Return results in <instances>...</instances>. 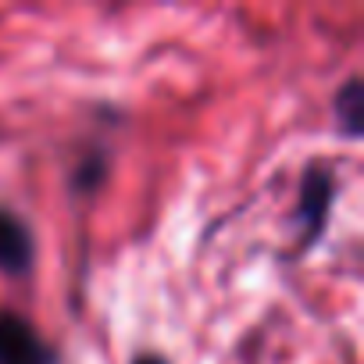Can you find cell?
<instances>
[{"mask_svg":"<svg viewBox=\"0 0 364 364\" xmlns=\"http://www.w3.org/2000/svg\"><path fill=\"white\" fill-rule=\"evenodd\" d=\"M339 197V171L328 161H307L296 178V197H293V261L311 254L332 222V208Z\"/></svg>","mask_w":364,"mask_h":364,"instance_id":"obj_1","label":"cell"},{"mask_svg":"<svg viewBox=\"0 0 364 364\" xmlns=\"http://www.w3.org/2000/svg\"><path fill=\"white\" fill-rule=\"evenodd\" d=\"M0 364H61V353L26 314L0 307Z\"/></svg>","mask_w":364,"mask_h":364,"instance_id":"obj_2","label":"cell"},{"mask_svg":"<svg viewBox=\"0 0 364 364\" xmlns=\"http://www.w3.org/2000/svg\"><path fill=\"white\" fill-rule=\"evenodd\" d=\"M36 254H40V243L29 218L0 200V275L26 279L36 268Z\"/></svg>","mask_w":364,"mask_h":364,"instance_id":"obj_3","label":"cell"},{"mask_svg":"<svg viewBox=\"0 0 364 364\" xmlns=\"http://www.w3.org/2000/svg\"><path fill=\"white\" fill-rule=\"evenodd\" d=\"M111 175V146L107 143H93L79 154V161L68 171V193L72 200H93Z\"/></svg>","mask_w":364,"mask_h":364,"instance_id":"obj_4","label":"cell"},{"mask_svg":"<svg viewBox=\"0 0 364 364\" xmlns=\"http://www.w3.org/2000/svg\"><path fill=\"white\" fill-rule=\"evenodd\" d=\"M332 125L346 143H357L364 136V79L357 72L346 75L332 93Z\"/></svg>","mask_w":364,"mask_h":364,"instance_id":"obj_5","label":"cell"},{"mask_svg":"<svg viewBox=\"0 0 364 364\" xmlns=\"http://www.w3.org/2000/svg\"><path fill=\"white\" fill-rule=\"evenodd\" d=\"M129 364H171V357L161 353V350H136Z\"/></svg>","mask_w":364,"mask_h":364,"instance_id":"obj_6","label":"cell"}]
</instances>
